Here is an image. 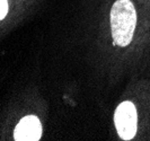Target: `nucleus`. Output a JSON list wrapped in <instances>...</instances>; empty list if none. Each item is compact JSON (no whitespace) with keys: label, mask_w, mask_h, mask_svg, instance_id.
Wrapping results in <instances>:
<instances>
[{"label":"nucleus","mask_w":150,"mask_h":141,"mask_svg":"<svg viewBox=\"0 0 150 141\" xmlns=\"http://www.w3.org/2000/svg\"><path fill=\"white\" fill-rule=\"evenodd\" d=\"M137 24V13L130 0H116L111 9V28L114 43L127 46L131 43Z\"/></svg>","instance_id":"f257e3e1"},{"label":"nucleus","mask_w":150,"mask_h":141,"mask_svg":"<svg viewBox=\"0 0 150 141\" xmlns=\"http://www.w3.org/2000/svg\"><path fill=\"white\" fill-rule=\"evenodd\" d=\"M114 123L121 139L131 140L135 135L138 125V115L134 105L131 102L121 103L114 114Z\"/></svg>","instance_id":"f03ea898"},{"label":"nucleus","mask_w":150,"mask_h":141,"mask_svg":"<svg viewBox=\"0 0 150 141\" xmlns=\"http://www.w3.org/2000/svg\"><path fill=\"white\" fill-rule=\"evenodd\" d=\"M42 135V125L34 115L23 118L14 131V139L17 141H38Z\"/></svg>","instance_id":"7ed1b4c3"},{"label":"nucleus","mask_w":150,"mask_h":141,"mask_svg":"<svg viewBox=\"0 0 150 141\" xmlns=\"http://www.w3.org/2000/svg\"><path fill=\"white\" fill-rule=\"evenodd\" d=\"M8 13V1L7 0H0V21L5 18Z\"/></svg>","instance_id":"20e7f679"}]
</instances>
